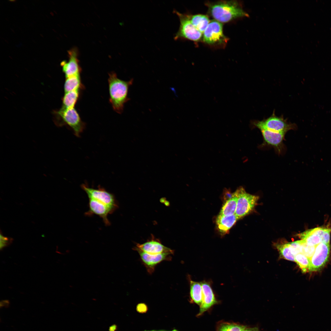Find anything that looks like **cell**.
Here are the masks:
<instances>
[{
	"instance_id": "cell-26",
	"label": "cell",
	"mask_w": 331,
	"mask_h": 331,
	"mask_svg": "<svg viewBox=\"0 0 331 331\" xmlns=\"http://www.w3.org/2000/svg\"><path fill=\"white\" fill-rule=\"evenodd\" d=\"M315 248L316 246L309 245L303 240L301 247L300 253L310 259L314 253Z\"/></svg>"
},
{
	"instance_id": "cell-8",
	"label": "cell",
	"mask_w": 331,
	"mask_h": 331,
	"mask_svg": "<svg viewBox=\"0 0 331 331\" xmlns=\"http://www.w3.org/2000/svg\"><path fill=\"white\" fill-rule=\"evenodd\" d=\"M81 188L86 192L89 199H94L106 205L115 211L118 207L117 204L113 195L100 187L95 188L86 184L81 185Z\"/></svg>"
},
{
	"instance_id": "cell-12",
	"label": "cell",
	"mask_w": 331,
	"mask_h": 331,
	"mask_svg": "<svg viewBox=\"0 0 331 331\" xmlns=\"http://www.w3.org/2000/svg\"><path fill=\"white\" fill-rule=\"evenodd\" d=\"M69 59L61 63L63 71L66 78L73 76L80 75L81 68L78 58V51L76 48H73L68 51Z\"/></svg>"
},
{
	"instance_id": "cell-18",
	"label": "cell",
	"mask_w": 331,
	"mask_h": 331,
	"mask_svg": "<svg viewBox=\"0 0 331 331\" xmlns=\"http://www.w3.org/2000/svg\"><path fill=\"white\" fill-rule=\"evenodd\" d=\"M190 295L191 300L200 306L203 298V292L200 282L193 281L190 279Z\"/></svg>"
},
{
	"instance_id": "cell-24",
	"label": "cell",
	"mask_w": 331,
	"mask_h": 331,
	"mask_svg": "<svg viewBox=\"0 0 331 331\" xmlns=\"http://www.w3.org/2000/svg\"><path fill=\"white\" fill-rule=\"evenodd\" d=\"M303 272L309 271L310 265V259L302 253L295 256V261Z\"/></svg>"
},
{
	"instance_id": "cell-7",
	"label": "cell",
	"mask_w": 331,
	"mask_h": 331,
	"mask_svg": "<svg viewBox=\"0 0 331 331\" xmlns=\"http://www.w3.org/2000/svg\"><path fill=\"white\" fill-rule=\"evenodd\" d=\"M238 189V195L235 214L239 219L252 211L257 204L259 197L247 193L242 187Z\"/></svg>"
},
{
	"instance_id": "cell-19",
	"label": "cell",
	"mask_w": 331,
	"mask_h": 331,
	"mask_svg": "<svg viewBox=\"0 0 331 331\" xmlns=\"http://www.w3.org/2000/svg\"><path fill=\"white\" fill-rule=\"evenodd\" d=\"M190 21L193 26L202 33L210 22L208 17L203 14L189 15Z\"/></svg>"
},
{
	"instance_id": "cell-14",
	"label": "cell",
	"mask_w": 331,
	"mask_h": 331,
	"mask_svg": "<svg viewBox=\"0 0 331 331\" xmlns=\"http://www.w3.org/2000/svg\"><path fill=\"white\" fill-rule=\"evenodd\" d=\"M89 210L86 214L91 215L95 214L99 216L107 226L110 225V222L108 218L109 214L112 213L114 211L106 205L97 200L89 199Z\"/></svg>"
},
{
	"instance_id": "cell-4",
	"label": "cell",
	"mask_w": 331,
	"mask_h": 331,
	"mask_svg": "<svg viewBox=\"0 0 331 331\" xmlns=\"http://www.w3.org/2000/svg\"><path fill=\"white\" fill-rule=\"evenodd\" d=\"M180 20L179 30L175 34L174 39H184L194 41L200 40L202 37V33L197 30L191 23L189 15L182 14L174 10Z\"/></svg>"
},
{
	"instance_id": "cell-27",
	"label": "cell",
	"mask_w": 331,
	"mask_h": 331,
	"mask_svg": "<svg viewBox=\"0 0 331 331\" xmlns=\"http://www.w3.org/2000/svg\"><path fill=\"white\" fill-rule=\"evenodd\" d=\"M246 327L234 324H225L219 329L218 331H242Z\"/></svg>"
},
{
	"instance_id": "cell-29",
	"label": "cell",
	"mask_w": 331,
	"mask_h": 331,
	"mask_svg": "<svg viewBox=\"0 0 331 331\" xmlns=\"http://www.w3.org/2000/svg\"><path fill=\"white\" fill-rule=\"evenodd\" d=\"M0 249L1 250L4 248L10 245L13 242V239L4 236L1 231L0 234Z\"/></svg>"
},
{
	"instance_id": "cell-10",
	"label": "cell",
	"mask_w": 331,
	"mask_h": 331,
	"mask_svg": "<svg viewBox=\"0 0 331 331\" xmlns=\"http://www.w3.org/2000/svg\"><path fill=\"white\" fill-rule=\"evenodd\" d=\"M259 129L261 132L263 139V143L261 145L262 146L273 147L279 154L284 152L285 147L283 141L286 134L272 131L264 128Z\"/></svg>"
},
{
	"instance_id": "cell-16",
	"label": "cell",
	"mask_w": 331,
	"mask_h": 331,
	"mask_svg": "<svg viewBox=\"0 0 331 331\" xmlns=\"http://www.w3.org/2000/svg\"><path fill=\"white\" fill-rule=\"evenodd\" d=\"M238 219L235 214L227 216L219 214L216 219V223L219 231L223 234L226 233Z\"/></svg>"
},
{
	"instance_id": "cell-23",
	"label": "cell",
	"mask_w": 331,
	"mask_h": 331,
	"mask_svg": "<svg viewBox=\"0 0 331 331\" xmlns=\"http://www.w3.org/2000/svg\"><path fill=\"white\" fill-rule=\"evenodd\" d=\"M316 232L320 236L321 242L329 244L331 227L329 226L314 228Z\"/></svg>"
},
{
	"instance_id": "cell-17",
	"label": "cell",
	"mask_w": 331,
	"mask_h": 331,
	"mask_svg": "<svg viewBox=\"0 0 331 331\" xmlns=\"http://www.w3.org/2000/svg\"><path fill=\"white\" fill-rule=\"evenodd\" d=\"M238 190L237 189L233 193L231 197L223 204L219 214L224 216H230L235 214L236 211Z\"/></svg>"
},
{
	"instance_id": "cell-34",
	"label": "cell",
	"mask_w": 331,
	"mask_h": 331,
	"mask_svg": "<svg viewBox=\"0 0 331 331\" xmlns=\"http://www.w3.org/2000/svg\"><path fill=\"white\" fill-rule=\"evenodd\" d=\"M158 331L151 330V331ZM171 331H177V330H176V329H174V330H172Z\"/></svg>"
},
{
	"instance_id": "cell-13",
	"label": "cell",
	"mask_w": 331,
	"mask_h": 331,
	"mask_svg": "<svg viewBox=\"0 0 331 331\" xmlns=\"http://www.w3.org/2000/svg\"><path fill=\"white\" fill-rule=\"evenodd\" d=\"M134 249L139 253L143 263L150 274L154 272L156 266L161 262L171 260L172 255L169 254L163 253L152 255L143 252L135 247Z\"/></svg>"
},
{
	"instance_id": "cell-20",
	"label": "cell",
	"mask_w": 331,
	"mask_h": 331,
	"mask_svg": "<svg viewBox=\"0 0 331 331\" xmlns=\"http://www.w3.org/2000/svg\"><path fill=\"white\" fill-rule=\"evenodd\" d=\"M300 238L307 244L316 246L321 242L320 236L316 232L314 228L306 230L299 234Z\"/></svg>"
},
{
	"instance_id": "cell-31",
	"label": "cell",
	"mask_w": 331,
	"mask_h": 331,
	"mask_svg": "<svg viewBox=\"0 0 331 331\" xmlns=\"http://www.w3.org/2000/svg\"><path fill=\"white\" fill-rule=\"evenodd\" d=\"M10 304V302L8 300H3L0 302V306L1 308L3 307L7 308L9 306Z\"/></svg>"
},
{
	"instance_id": "cell-33",
	"label": "cell",
	"mask_w": 331,
	"mask_h": 331,
	"mask_svg": "<svg viewBox=\"0 0 331 331\" xmlns=\"http://www.w3.org/2000/svg\"><path fill=\"white\" fill-rule=\"evenodd\" d=\"M242 331H258L257 329L255 328H245Z\"/></svg>"
},
{
	"instance_id": "cell-15",
	"label": "cell",
	"mask_w": 331,
	"mask_h": 331,
	"mask_svg": "<svg viewBox=\"0 0 331 331\" xmlns=\"http://www.w3.org/2000/svg\"><path fill=\"white\" fill-rule=\"evenodd\" d=\"M202 290L203 298L198 315L202 314L217 302L210 282L203 281L200 282Z\"/></svg>"
},
{
	"instance_id": "cell-6",
	"label": "cell",
	"mask_w": 331,
	"mask_h": 331,
	"mask_svg": "<svg viewBox=\"0 0 331 331\" xmlns=\"http://www.w3.org/2000/svg\"><path fill=\"white\" fill-rule=\"evenodd\" d=\"M203 39L206 43L215 46L225 45L228 40L223 33L222 24L215 20L210 21L203 32Z\"/></svg>"
},
{
	"instance_id": "cell-2",
	"label": "cell",
	"mask_w": 331,
	"mask_h": 331,
	"mask_svg": "<svg viewBox=\"0 0 331 331\" xmlns=\"http://www.w3.org/2000/svg\"><path fill=\"white\" fill-rule=\"evenodd\" d=\"M108 75L109 101L113 110L121 114L123 112L125 103L130 99L127 97L128 90L133 80L131 79L128 81L122 80L114 72L110 73Z\"/></svg>"
},
{
	"instance_id": "cell-28",
	"label": "cell",
	"mask_w": 331,
	"mask_h": 331,
	"mask_svg": "<svg viewBox=\"0 0 331 331\" xmlns=\"http://www.w3.org/2000/svg\"><path fill=\"white\" fill-rule=\"evenodd\" d=\"M303 240L296 241L288 243L289 248L292 254L295 256L300 253V249Z\"/></svg>"
},
{
	"instance_id": "cell-1",
	"label": "cell",
	"mask_w": 331,
	"mask_h": 331,
	"mask_svg": "<svg viewBox=\"0 0 331 331\" xmlns=\"http://www.w3.org/2000/svg\"><path fill=\"white\" fill-rule=\"evenodd\" d=\"M206 5L210 15L220 23L248 16L240 3L236 1H221L208 2Z\"/></svg>"
},
{
	"instance_id": "cell-3",
	"label": "cell",
	"mask_w": 331,
	"mask_h": 331,
	"mask_svg": "<svg viewBox=\"0 0 331 331\" xmlns=\"http://www.w3.org/2000/svg\"><path fill=\"white\" fill-rule=\"evenodd\" d=\"M254 127L258 129L264 128L272 131L286 134L290 130L296 129V125L288 122L283 116H277L274 112L269 117L261 121L255 120L252 122Z\"/></svg>"
},
{
	"instance_id": "cell-25",
	"label": "cell",
	"mask_w": 331,
	"mask_h": 331,
	"mask_svg": "<svg viewBox=\"0 0 331 331\" xmlns=\"http://www.w3.org/2000/svg\"><path fill=\"white\" fill-rule=\"evenodd\" d=\"M276 247L282 257L289 261H295V256L291 253L288 243L277 245Z\"/></svg>"
},
{
	"instance_id": "cell-30",
	"label": "cell",
	"mask_w": 331,
	"mask_h": 331,
	"mask_svg": "<svg viewBox=\"0 0 331 331\" xmlns=\"http://www.w3.org/2000/svg\"><path fill=\"white\" fill-rule=\"evenodd\" d=\"M148 308L147 305L143 303H141L137 304L136 307V310L139 313L143 314L146 313L148 311Z\"/></svg>"
},
{
	"instance_id": "cell-5",
	"label": "cell",
	"mask_w": 331,
	"mask_h": 331,
	"mask_svg": "<svg viewBox=\"0 0 331 331\" xmlns=\"http://www.w3.org/2000/svg\"><path fill=\"white\" fill-rule=\"evenodd\" d=\"M56 113L63 123L71 128L76 136L79 137L85 128L86 124L74 108L62 107Z\"/></svg>"
},
{
	"instance_id": "cell-9",
	"label": "cell",
	"mask_w": 331,
	"mask_h": 331,
	"mask_svg": "<svg viewBox=\"0 0 331 331\" xmlns=\"http://www.w3.org/2000/svg\"><path fill=\"white\" fill-rule=\"evenodd\" d=\"M330 251L329 244L321 242L316 246L314 253L310 259V272H316L321 269L328 261Z\"/></svg>"
},
{
	"instance_id": "cell-22",
	"label": "cell",
	"mask_w": 331,
	"mask_h": 331,
	"mask_svg": "<svg viewBox=\"0 0 331 331\" xmlns=\"http://www.w3.org/2000/svg\"><path fill=\"white\" fill-rule=\"evenodd\" d=\"M80 90L65 93L62 99L63 107H74L79 96Z\"/></svg>"
},
{
	"instance_id": "cell-32",
	"label": "cell",
	"mask_w": 331,
	"mask_h": 331,
	"mask_svg": "<svg viewBox=\"0 0 331 331\" xmlns=\"http://www.w3.org/2000/svg\"><path fill=\"white\" fill-rule=\"evenodd\" d=\"M117 329V326L116 325H113L110 327L109 328V331H115Z\"/></svg>"
},
{
	"instance_id": "cell-11",
	"label": "cell",
	"mask_w": 331,
	"mask_h": 331,
	"mask_svg": "<svg viewBox=\"0 0 331 331\" xmlns=\"http://www.w3.org/2000/svg\"><path fill=\"white\" fill-rule=\"evenodd\" d=\"M135 248L150 254L155 255L166 253L171 255L174 251L163 245L160 240L153 235L146 242L142 244L137 243Z\"/></svg>"
},
{
	"instance_id": "cell-21",
	"label": "cell",
	"mask_w": 331,
	"mask_h": 331,
	"mask_svg": "<svg viewBox=\"0 0 331 331\" xmlns=\"http://www.w3.org/2000/svg\"><path fill=\"white\" fill-rule=\"evenodd\" d=\"M83 87L80 75L66 78L64 86L65 93L75 90H80Z\"/></svg>"
}]
</instances>
